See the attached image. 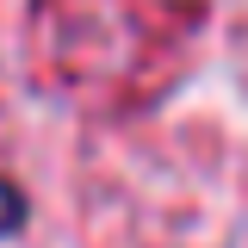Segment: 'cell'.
Instances as JSON below:
<instances>
[{
  "instance_id": "obj_1",
  "label": "cell",
  "mask_w": 248,
  "mask_h": 248,
  "mask_svg": "<svg viewBox=\"0 0 248 248\" xmlns=\"http://www.w3.org/2000/svg\"><path fill=\"white\" fill-rule=\"evenodd\" d=\"M19 217H25V199H19V192H13V186L0 180V230H13V223H19Z\"/></svg>"
}]
</instances>
